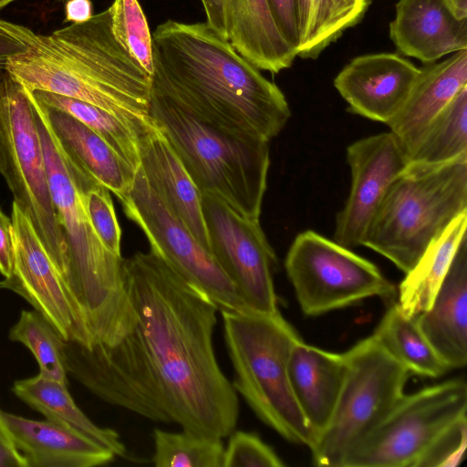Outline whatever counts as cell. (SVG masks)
I'll list each match as a JSON object with an SVG mask.
<instances>
[{
    "label": "cell",
    "instance_id": "6da1fadb",
    "mask_svg": "<svg viewBox=\"0 0 467 467\" xmlns=\"http://www.w3.org/2000/svg\"><path fill=\"white\" fill-rule=\"evenodd\" d=\"M123 272L171 421L200 436H229L238 421L239 401L213 348L218 306L151 251L123 259Z\"/></svg>",
    "mask_w": 467,
    "mask_h": 467
},
{
    "label": "cell",
    "instance_id": "7a4b0ae2",
    "mask_svg": "<svg viewBox=\"0 0 467 467\" xmlns=\"http://www.w3.org/2000/svg\"><path fill=\"white\" fill-rule=\"evenodd\" d=\"M152 57L150 92L222 131L270 141L291 117L281 89L207 22L160 24Z\"/></svg>",
    "mask_w": 467,
    "mask_h": 467
},
{
    "label": "cell",
    "instance_id": "3957f363",
    "mask_svg": "<svg viewBox=\"0 0 467 467\" xmlns=\"http://www.w3.org/2000/svg\"><path fill=\"white\" fill-rule=\"evenodd\" d=\"M0 26L26 47L8 59L5 72L30 92L97 106L136 135L150 119V76L116 38L109 7L49 35L2 19Z\"/></svg>",
    "mask_w": 467,
    "mask_h": 467
},
{
    "label": "cell",
    "instance_id": "277c9868",
    "mask_svg": "<svg viewBox=\"0 0 467 467\" xmlns=\"http://www.w3.org/2000/svg\"><path fill=\"white\" fill-rule=\"evenodd\" d=\"M30 95L50 195L68 250V268L63 284L91 344L112 346L130 333L136 322L127 291L123 258L104 246L90 223L85 193L95 181L67 158L43 105L31 92Z\"/></svg>",
    "mask_w": 467,
    "mask_h": 467
},
{
    "label": "cell",
    "instance_id": "5b68a950",
    "mask_svg": "<svg viewBox=\"0 0 467 467\" xmlns=\"http://www.w3.org/2000/svg\"><path fill=\"white\" fill-rule=\"evenodd\" d=\"M150 117L161 127L201 193L259 219L270 166L269 141L222 131L150 92Z\"/></svg>",
    "mask_w": 467,
    "mask_h": 467
},
{
    "label": "cell",
    "instance_id": "8992f818",
    "mask_svg": "<svg viewBox=\"0 0 467 467\" xmlns=\"http://www.w3.org/2000/svg\"><path fill=\"white\" fill-rule=\"evenodd\" d=\"M467 212V153L440 164L411 162L387 191L362 245L407 274L429 244Z\"/></svg>",
    "mask_w": 467,
    "mask_h": 467
},
{
    "label": "cell",
    "instance_id": "52a82bcc",
    "mask_svg": "<svg viewBox=\"0 0 467 467\" xmlns=\"http://www.w3.org/2000/svg\"><path fill=\"white\" fill-rule=\"evenodd\" d=\"M220 312L236 393L285 440L310 447L314 434L296 401L288 376L290 352L299 336L279 311Z\"/></svg>",
    "mask_w": 467,
    "mask_h": 467
},
{
    "label": "cell",
    "instance_id": "ba28073f",
    "mask_svg": "<svg viewBox=\"0 0 467 467\" xmlns=\"http://www.w3.org/2000/svg\"><path fill=\"white\" fill-rule=\"evenodd\" d=\"M0 174L63 282L68 250L50 195L36 111L30 91L5 71L0 73Z\"/></svg>",
    "mask_w": 467,
    "mask_h": 467
},
{
    "label": "cell",
    "instance_id": "9c48e42d",
    "mask_svg": "<svg viewBox=\"0 0 467 467\" xmlns=\"http://www.w3.org/2000/svg\"><path fill=\"white\" fill-rule=\"evenodd\" d=\"M343 354L347 372L335 410L309 447L318 466L339 467L348 451L400 401L412 375L373 335Z\"/></svg>",
    "mask_w": 467,
    "mask_h": 467
},
{
    "label": "cell",
    "instance_id": "30bf717a",
    "mask_svg": "<svg viewBox=\"0 0 467 467\" xmlns=\"http://www.w3.org/2000/svg\"><path fill=\"white\" fill-rule=\"evenodd\" d=\"M285 268L301 310L310 317L396 294L376 265L313 230L295 237Z\"/></svg>",
    "mask_w": 467,
    "mask_h": 467
},
{
    "label": "cell",
    "instance_id": "8fae6325",
    "mask_svg": "<svg viewBox=\"0 0 467 467\" xmlns=\"http://www.w3.org/2000/svg\"><path fill=\"white\" fill-rule=\"evenodd\" d=\"M466 409L467 385L461 379L404 394L339 467H414L431 442L466 415Z\"/></svg>",
    "mask_w": 467,
    "mask_h": 467
},
{
    "label": "cell",
    "instance_id": "7c38bea8",
    "mask_svg": "<svg viewBox=\"0 0 467 467\" xmlns=\"http://www.w3.org/2000/svg\"><path fill=\"white\" fill-rule=\"evenodd\" d=\"M120 202L126 216L145 234L150 251L161 257L183 279L204 292L219 311H252L213 254L170 210L150 186L140 166L130 192Z\"/></svg>",
    "mask_w": 467,
    "mask_h": 467
},
{
    "label": "cell",
    "instance_id": "4fadbf2b",
    "mask_svg": "<svg viewBox=\"0 0 467 467\" xmlns=\"http://www.w3.org/2000/svg\"><path fill=\"white\" fill-rule=\"evenodd\" d=\"M64 355L67 373L102 400L153 421L172 422L137 323L112 346L65 340Z\"/></svg>",
    "mask_w": 467,
    "mask_h": 467
},
{
    "label": "cell",
    "instance_id": "5bb4252c",
    "mask_svg": "<svg viewBox=\"0 0 467 467\" xmlns=\"http://www.w3.org/2000/svg\"><path fill=\"white\" fill-rule=\"evenodd\" d=\"M212 254L248 308L278 312L273 270L277 259L259 219L239 214L221 200L201 193Z\"/></svg>",
    "mask_w": 467,
    "mask_h": 467
},
{
    "label": "cell",
    "instance_id": "9a60e30c",
    "mask_svg": "<svg viewBox=\"0 0 467 467\" xmlns=\"http://www.w3.org/2000/svg\"><path fill=\"white\" fill-rule=\"evenodd\" d=\"M11 221L13 268L10 275L0 281V289L11 290L25 298L64 340L90 346V337L32 221L14 201Z\"/></svg>",
    "mask_w": 467,
    "mask_h": 467
},
{
    "label": "cell",
    "instance_id": "2e32d148",
    "mask_svg": "<svg viewBox=\"0 0 467 467\" xmlns=\"http://www.w3.org/2000/svg\"><path fill=\"white\" fill-rule=\"evenodd\" d=\"M350 191L337 213L334 241L353 249L362 245L367 230L387 191L410 159L392 132L358 140L347 148Z\"/></svg>",
    "mask_w": 467,
    "mask_h": 467
},
{
    "label": "cell",
    "instance_id": "e0dca14e",
    "mask_svg": "<svg viewBox=\"0 0 467 467\" xmlns=\"http://www.w3.org/2000/svg\"><path fill=\"white\" fill-rule=\"evenodd\" d=\"M420 69L393 53L353 58L334 79L348 111L388 125L400 110Z\"/></svg>",
    "mask_w": 467,
    "mask_h": 467
},
{
    "label": "cell",
    "instance_id": "ac0fdd59",
    "mask_svg": "<svg viewBox=\"0 0 467 467\" xmlns=\"http://www.w3.org/2000/svg\"><path fill=\"white\" fill-rule=\"evenodd\" d=\"M140 168L150 186L212 253L201 192L161 127L150 118L137 134Z\"/></svg>",
    "mask_w": 467,
    "mask_h": 467
},
{
    "label": "cell",
    "instance_id": "d6986e66",
    "mask_svg": "<svg viewBox=\"0 0 467 467\" xmlns=\"http://www.w3.org/2000/svg\"><path fill=\"white\" fill-rule=\"evenodd\" d=\"M389 37L402 55L433 63L467 50V17H458L445 0H399Z\"/></svg>",
    "mask_w": 467,
    "mask_h": 467
},
{
    "label": "cell",
    "instance_id": "ffe728a7",
    "mask_svg": "<svg viewBox=\"0 0 467 467\" xmlns=\"http://www.w3.org/2000/svg\"><path fill=\"white\" fill-rule=\"evenodd\" d=\"M2 418L27 467H93L115 459L108 448L50 420H35L5 411Z\"/></svg>",
    "mask_w": 467,
    "mask_h": 467
},
{
    "label": "cell",
    "instance_id": "44dd1931",
    "mask_svg": "<svg viewBox=\"0 0 467 467\" xmlns=\"http://www.w3.org/2000/svg\"><path fill=\"white\" fill-rule=\"evenodd\" d=\"M438 356L451 368L467 362V235L462 240L430 307L415 317Z\"/></svg>",
    "mask_w": 467,
    "mask_h": 467
},
{
    "label": "cell",
    "instance_id": "7402d4cb",
    "mask_svg": "<svg viewBox=\"0 0 467 467\" xmlns=\"http://www.w3.org/2000/svg\"><path fill=\"white\" fill-rule=\"evenodd\" d=\"M420 69L403 106L388 124L409 159L430 123L467 86V50Z\"/></svg>",
    "mask_w": 467,
    "mask_h": 467
},
{
    "label": "cell",
    "instance_id": "603a6c76",
    "mask_svg": "<svg viewBox=\"0 0 467 467\" xmlns=\"http://www.w3.org/2000/svg\"><path fill=\"white\" fill-rule=\"evenodd\" d=\"M346 372L344 354L307 345L301 338L291 349L288 360L290 386L314 434V441L331 420Z\"/></svg>",
    "mask_w": 467,
    "mask_h": 467
},
{
    "label": "cell",
    "instance_id": "cb8c5ba5",
    "mask_svg": "<svg viewBox=\"0 0 467 467\" xmlns=\"http://www.w3.org/2000/svg\"><path fill=\"white\" fill-rule=\"evenodd\" d=\"M227 38L259 70L278 74L296 55L278 30L267 0H223Z\"/></svg>",
    "mask_w": 467,
    "mask_h": 467
},
{
    "label": "cell",
    "instance_id": "d4e9b609",
    "mask_svg": "<svg viewBox=\"0 0 467 467\" xmlns=\"http://www.w3.org/2000/svg\"><path fill=\"white\" fill-rule=\"evenodd\" d=\"M43 107L67 158L119 201L122 200L132 186L136 171L85 124L67 113Z\"/></svg>",
    "mask_w": 467,
    "mask_h": 467
},
{
    "label": "cell",
    "instance_id": "484cf974",
    "mask_svg": "<svg viewBox=\"0 0 467 467\" xmlns=\"http://www.w3.org/2000/svg\"><path fill=\"white\" fill-rule=\"evenodd\" d=\"M467 212L455 218L426 248L399 285L397 302L401 311L416 317L431 305L454 254L467 235Z\"/></svg>",
    "mask_w": 467,
    "mask_h": 467
},
{
    "label": "cell",
    "instance_id": "4316f807",
    "mask_svg": "<svg viewBox=\"0 0 467 467\" xmlns=\"http://www.w3.org/2000/svg\"><path fill=\"white\" fill-rule=\"evenodd\" d=\"M12 390L47 420L88 436L110 450L116 456H126V447L119 434L112 429L95 424L77 406L66 383L38 374L16 381Z\"/></svg>",
    "mask_w": 467,
    "mask_h": 467
},
{
    "label": "cell",
    "instance_id": "83f0119b",
    "mask_svg": "<svg viewBox=\"0 0 467 467\" xmlns=\"http://www.w3.org/2000/svg\"><path fill=\"white\" fill-rule=\"evenodd\" d=\"M370 0H296V57L317 59L363 18Z\"/></svg>",
    "mask_w": 467,
    "mask_h": 467
},
{
    "label": "cell",
    "instance_id": "f1b7e54d",
    "mask_svg": "<svg viewBox=\"0 0 467 467\" xmlns=\"http://www.w3.org/2000/svg\"><path fill=\"white\" fill-rule=\"evenodd\" d=\"M377 341L411 374L439 378L450 368L420 330L415 317L394 303L372 334Z\"/></svg>",
    "mask_w": 467,
    "mask_h": 467
},
{
    "label": "cell",
    "instance_id": "f546056e",
    "mask_svg": "<svg viewBox=\"0 0 467 467\" xmlns=\"http://www.w3.org/2000/svg\"><path fill=\"white\" fill-rule=\"evenodd\" d=\"M47 108L67 113L102 138L119 158L134 171L140 166L138 138L118 118L85 101L47 91L31 92Z\"/></svg>",
    "mask_w": 467,
    "mask_h": 467
},
{
    "label": "cell",
    "instance_id": "4dcf8cb0",
    "mask_svg": "<svg viewBox=\"0 0 467 467\" xmlns=\"http://www.w3.org/2000/svg\"><path fill=\"white\" fill-rule=\"evenodd\" d=\"M467 153V86L430 123L410 161L440 164Z\"/></svg>",
    "mask_w": 467,
    "mask_h": 467
},
{
    "label": "cell",
    "instance_id": "1f68e13d",
    "mask_svg": "<svg viewBox=\"0 0 467 467\" xmlns=\"http://www.w3.org/2000/svg\"><path fill=\"white\" fill-rule=\"evenodd\" d=\"M9 338L32 352L39 366L38 374L67 384L65 340L39 312L23 310L9 331Z\"/></svg>",
    "mask_w": 467,
    "mask_h": 467
},
{
    "label": "cell",
    "instance_id": "d6a6232c",
    "mask_svg": "<svg viewBox=\"0 0 467 467\" xmlns=\"http://www.w3.org/2000/svg\"><path fill=\"white\" fill-rule=\"evenodd\" d=\"M153 441L151 462L156 467H223L221 439L154 429Z\"/></svg>",
    "mask_w": 467,
    "mask_h": 467
},
{
    "label": "cell",
    "instance_id": "836d02e7",
    "mask_svg": "<svg viewBox=\"0 0 467 467\" xmlns=\"http://www.w3.org/2000/svg\"><path fill=\"white\" fill-rule=\"evenodd\" d=\"M112 31L143 69L153 71L152 34L138 0H113L109 6Z\"/></svg>",
    "mask_w": 467,
    "mask_h": 467
},
{
    "label": "cell",
    "instance_id": "e575fe53",
    "mask_svg": "<svg viewBox=\"0 0 467 467\" xmlns=\"http://www.w3.org/2000/svg\"><path fill=\"white\" fill-rule=\"evenodd\" d=\"M85 202L90 223L104 246L121 256V230L117 220L109 191L93 182L85 193Z\"/></svg>",
    "mask_w": 467,
    "mask_h": 467
},
{
    "label": "cell",
    "instance_id": "d590c367",
    "mask_svg": "<svg viewBox=\"0 0 467 467\" xmlns=\"http://www.w3.org/2000/svg\"><path fill=\"white\" fill-rule=\"evenodd\" d=\"M275 451L253 432L236 431L224 447L223 467H282Z\"/></svg>",
    "mask_w": 467,
    "mask_h": 467
},
{
    "label": "cell",
    "instance_id": "8d00e7d4",
    "mask_svg": "<svg viewBox=\"0 0 467 467\" xmlns=\"http://www.w3.org/2000/svg\"><path fill=\"white\" fill-rule=\"evenodd\" d=\"M467 446L466 415L448 426L427 448L414 467H456Z\"/></svg>",
    "mask_w": 467,
    "mask_h": 467
},
{
    "label": "cell",
    "instance_id": "74e56055",
    "mask_svg": "<svg viewBox=\"0 0 467 467\" xmlns=\"http://www.w3.org/2000/svg\"><path fill=\"white\" fill-rule=\"evenodd\" d=\"M275 23L295 53L298 45L296 0H267Z\"/></svg>",
    "mask_w": 467,
    "mask_h": 467
},
{
    "label": "cell",
    "instance_id": "f35d334b",
    "mask_svg": "<svg viewBox=\"0 0 467 467\" xmlns=\"http://www.w3.org/2000/svg\"><path fill=\"white\" fill-rule=\"evenodd\" d=\"M14 261L12 221L0 208V274L10 275Z\"/></svg>",
    "mask_w": 467,
    "mask_h": 467
},
{
    "label": "cell",
    "instance_id": "ab89813d",
    "mask_svg": "<svg viewBox=\"0 0 467 467\" xmlns=\"http://www.w3.org/2000/svg\"><path fill=\"white\" fill-rule=\"evenodd\" d=\"M201 2L206 15V22L220 35L227 38L223 0H201Z\"/></svg>",
    "mask_w": 467,
    "mask_h": 467
},
{
    "label": "cell",
    "instance_id": "60d3db41",
    "mask_svg": "<svg viewBox=\"0 0 467 467\" xmlns=\"http://www.w3.org/2000/svg\"><path fill=\"white\" fill-rule=\"evenodd\" d=\"M26 47L0 26V73L5 71L8 59L25 52Z\"/></svg>",
    "mask_w": 467,
    "mask_h": 467
},
{
    "label": "cell",
    "instance_id": "b9f144b4",
    "mask_svg": "<svg viewBox=\"0 0 467 467\" xmlns=\"http://www.w3.org/2000/svg\"><path fill=\"white\" fill-rule=\"evenodd\" d=\"M65 22L83 23L93 16L91 0H67L65 5Z\"/></svg>",
    "mask_w": 467,
    "mask_h": 467
},
{
    "label": "cell",
    "instance_id": "7bdbcfd3",
    "mask_svg": "<svg viewBox=\"0 0 467 467\" xmlns=\"http://www.w3.org/2000/svg\"><path fill=\"white\" fill-rule=\"evenodd\" d=\"M0 467H27L24 456L0 443Z\"/></svg>",
    "mask_w": 467,
    "mask_h": 467
},
{
    "label": "cell",
    "instance_id": "ee69618b",
    "mask_svg": "<svg viewBox=\"0 0 467 467\" xmlns=\"http://www.w3.org/2000/svg\"><path fill=\"white\" fill-rule=\"evenodd\" d=\"M0 443H2L3 445L6 446L11 450L18 451L16 448L10 432L4 422V420L2 418V410H0Z\"/></svg>",
    "mask_w": 467,
    "mask_h": 467
},
{
    "label": "cell",
    "instance_id": "f6af8a7d",
    "mask_svg": "<svg viewBox=\"0 0 467 467\" xmlns=\"http://www.w3.org/2000/svg\"><path fill=\"white\" fill-rule=\"evenodd\" d=\"M453 13L461 18L467 17V0H445Z\"/></svg>",
    "mask_w": 467,
    "mask_h": 467
},
{
    "label": "cell",
    "instance_id": "bcb514c9",
    "mask_svg": "<svg viewBox=\"0 0 467 467\" xmlns=\"http://www.w3.org/2000/svg\"><path fill=\"white\" fill-rule=\"evenodd\" d=\"M15 0H0V9Z\"/></svg>",
    "mask_w": 467,
    "mask_h": 467
},
{
    "label": "cell",
    "instance_id": "7dc6e473",
    "mask_svg": "<svg viewBox=\"0 0 467 467\" xmlns=\"http://www.w3.org/2000/svg\"><path fill=\"white\" fill-rule=\"evenodd\" d=\"M57 1H59V2H64L65 0H57Z\"/></svg>",
    "mask_w": 467,
    "mask_h": 467
}]
</instances>
